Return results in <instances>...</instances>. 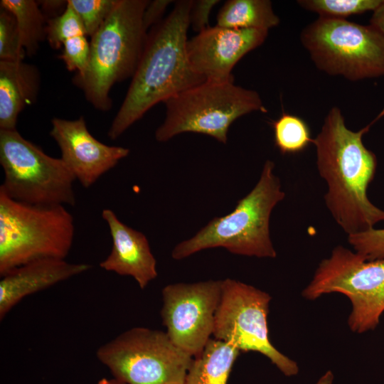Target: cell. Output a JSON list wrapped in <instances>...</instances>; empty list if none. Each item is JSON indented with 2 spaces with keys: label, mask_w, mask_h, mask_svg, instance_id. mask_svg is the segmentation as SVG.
I'll return each instance as SVG.
<instances>
[{
  "label": "cell",
  "mask_w": 384,
  "mask_h": 384,
  "mask_svg": "<svg viewBox=\"0 0 384 384\" xmlns=\"http://www.w3.org/2000/svg\"><path fill=\"white\" fill-rule=\"evenodd\" d=\"M383 116L384 108L372 122L355 132L346 127L340 108L334 106L313 141L317 169L327 183L326 205L348 235L368 230L384 221V210L367 196L377 158L363 142V135Z\"/></svg>",
  "instance_id": "cell-1"
},
{
  "label": "cell",
  "mask_w": 384,
  "mask_h": 384,
  "mask_svg": "<svg viewBox=\"0 0 384 384\" xmlns=\"http://www.w3.org/2000/svg\"><path fill=\"white\" fill-rule=\"evenodd\" d=\"M191 0L177 1L168 16L148 32L141 58L107 135L121 136L152 107L206 80L188 62L186 43Z\"/></svg>",
  "instance_id": "cell-2"
},
{
  "label": "cell",
  "mask_w": 384,
  "mask_h": 384,
  "mask_svg": "<svg viewBox=\"0 0 384 384\" xmlns=\"http://www.w3.org/2000/svg\"><path fill=\"white\" fill-rule=\"evenodd\" d=\"M274 170V163L267 160L257 183L238 201L233 210L214 218L195 235L177 244L171 257L182 260L201 250L220 247L235 255L275 257L270 218L285 193Z\"/></svg>",
  "instance_id": "cell-3"
},
{
  "label": "cell",
  "mask_w": 384,
  "mask_h": 384,
  "mask_svg": "<svg viewBox=\"0 0 384 384\" xmlns=\"http://www.w3.org/2000/svg\"><path fill=\"white\" fill-rule=\"evenodd\" d=\"M146 0H118L113 11L91 37L87 68L75 75L74 83L81 88L96 109L112 107V86L132 78L144 47L147 31L143 23Z\"/></svg>",
  "instance_id": "cell-4"
},
{
  "label": "cell",
  "mask_w": 384,
  "mask_h": 384,
  "mask_svg": "<svg viewBox=\"0 0 384 384\" xmlns=\"http://www.w3.org/2000/svg\"><path fill=\"white\" fill-rule=\"evenodd\" d=\"M74 220L63 205H33L0 191V275L46 258L65 259L73 242Z\"/></svg>",
  "instance_id": "cell-5"
},
{
  "label": "cell",
  "mask_w": 384,
  "mask_h": 384,
  "mask_svg": "<svg viewBox=\"0 0 384 384\" xmlns=\"http://www.w3.org/2000/svg\"><path fill=\"white\" fill-rule=\"evenodd\" d=\"M166 115L155 132L165 142L184 132L210 136L224 144L230 125L253 112H267L260 94L234 82L205 81L164 102Z\"/></svg>",
  "instance_id": "cell-6"
},
{
  "label": "cell",
  "mask_w": 384,
  "mask_h": 384,
  "mask_svg": "<svg viewBox=\"0 0 384 384\" xmlns=\"http://www.w3.org/2000/svg\"><path fill=\"white\" fill-rule=\"evenodd\" d=\"M319 70L350 81L384 77V35L371 24L318 17L300 32Z\"/></svg>",
  "instance_id": "cell-7"
},
{
  "label": "cell",
  "mask_w": 384,
  "mask_h": 384,
  "mask_svg": "<svg viewBox=\"0 0 384 384\" xmlns=\"http://www.w3.org/2000/svg\"><path fill=\"white\" fill-rule=\"evenodd\" d=\"M0 191L10 198L33 205H75L73 173L16 129H0Z\"/></svg>",
  "instance_id": "cell-8"
},
{
  "label": "cell",
  "mask_w": 384,
  "mask_h": 384,
  "mask_svg": "<svg viewBox=\"0 0 384 384\" xmlns=\"http://www.w3.org/2000/svg\"><path fill=\"white\" fill-rule=\"evenodd\" d=\"M98 360L127 384H184L193 357L166 331L135 327L99 347Z\"/></svg>",
  "instance_id": "cell-9"
},
{
  "label": "cell",
  "mask_w": 384,
  "mask_h": 384,
  "mask_svg": "<svg viewBox=\"0 0 384 384\" xmlns=\"http://www.w3.org/2000/svg\"><path fill=\"white\" fill-rule=\"evenodd\" d=\"M331 292L349 298L348 325L353 331L374 329L384 311V260H368L343 246L335 247L321 262L303 295L315 299Z\"/></svg>",
  "instance_id": "cell-10"
},
{
  "label": "cell",
  "mask_w": 384,
  "mask_h": 384,
  "mask_svg": "<svg viewBox=\"0 0 384 384\" xmlns=\"http://www.w3.org/2000/svg\"><path fill=\"white\" fill-rule=\"evenodd\" d=\"M270 300L267 293L251 285L229 278L223 280L213 336L240 351L263 354L287 376L297 375V363L281 353L270 341L267 314Z\"/></svg>",
  "instance_id": "cell-11"
},
{
  "label": "cell",
  "mask_w": 384,
  "mask_h": 384,
  "mask_svg": "<svg viewBox=\"0 0 384 384\" xmlns=\"http://www.w3.org/2000/svg\"><path fill=\"white\" fill-rule=\"evenodd\" d=\"M223 280L168 284L162 289L161 316L166 333L192 357L203 350L213 335Z\"/></svg>",
  "instance_id": "cell-12"
},
{
  "label": "cell",
  "mask_w": 384,
  "mask_h": 384,
  "mask_svg": "<svg viewBox=\"0 0 384 384\" xmlns=\"http://www.w3.org/2000/svg\"><path fill=\"white\" fill-rule=\"evenodd\" d=\"M268 31L209 26L186 43L193 70L206 81L234 82L233 68L247 53L260 46Z\"/></svg>",
  "instance_id": "cell-13"
},
{
  "label": "cell",
  "mask_w": 384,
  "mask_h": 384,
  "mask_svg": "<svg viewBox=\"0 0 384 384\" xmlns=\"http://www.w3.org/2000/svg\"><path fill=\"white\" fill-rule=\"evenodd\" d=\"M50 135L57 142L60 159L85 188L94 184L129 154V149L105 144L88 131L83 117L52 119Z\"/></svg>",
  "instance_id": "cell-14"
},
{
  "label": "cell",
  "mask_w": 384,
  "mask_h": 384,
  "mask_svg": "<svg viewBox=\"0 0 384 384\" xmlns=\"http://www.w3.org/2000/svg\"><path fill=\"white\" fill-rule=\"evenodd\" d=\"M111 235L112 245L109 255L100 264L106 271L133 277L144 289L158 274L156 261L146 237L121 222L113 210L102 213Z\"/></svg>",
  "instance_id": "cell-15"
},
{
  "label": "cell",
  "mask_w": 384,
  "mask_h": 384,
  "mask_svg": "<svg viewBox=\"0 0 384 384\" xmlns=\"http://www.w3.org/2000/svg\"><path fill=\"white\" fill-rule=\"evenodd\" d=\"M92 265L46 258L19 266L1 277L0 319L24 297L89 270Z\"/></svg>",
  "instance_id": "cell-16"
},
{
  "label": "cell",
  "mask_w": 384,
  "mask_h": 384,
  "mask_svg": "<svg viewBox=\"0 0 384 384\" xmlns=\"http://www.w3.org/2000/svg\"><path fill=\"white\" fill-rule=\"evenodd\" d=\"M40 74L23 61L0 60V129H16L19 113L37 99Z\"/></svg>",
  "instance_id": "cell-17"
},
{
  "label": "cell",
  "mask_w": 384,
  "mask_h": 384,
  "mask_svg": "<svg viewBox=\"0 0 384 384\" xmlns=\"http://www.w3.org/2000/svg\"><path fill=\"white\" fill-rule=\"evenodd\" d=\"M240 351L228 342L210 338L195 356L184 384H227Z\"/></svg>",
  "instance_id": "cell-18"
},
{
  "label": "cell",
  "mask_w": 384,
  "mask_h": 384,
  "mask_svg": "<svg viewBox=\"0 0 384 384\" xmlns=\"http://www.w3.org/2000/svg\"><path fill=\"white\" fill-rule=\"evenodd\" d=\"M280 18L270 0H228L217 15L219 26L236 29L268 31L277 26Z\"/></svg>",
  "instance_id": "cell-19"
},
{
  "label": "cell",
  "mask_w": 384,
  "mask_h": 384,
  "mask_svg": "<svg viewBox=\"0 0 384 384\" xmlns=\"http://www.w3.org/2000/svg\"><path fill=\"white\" fill-rule=\"evenodd\" d=\"M1 9L16 19L22 46L26 55H35L40 43L46 39V21L38 1L33 0H1Z\"/></svg>",
  "instance_id": "cell-20"
},
{
  "label": "cell",
  "mask_w": 384,
  "mask_h": 384,
  "mask_svg": "<svg viewBox=\"0 0 384 384\" xmlns=\"http://www.w3.org/2000/svg\"><path fill=\"white\" fill-rule=\"evenodd\" d=\"M272 126L275 146L282 154L302 152L313 144L308 124L297 115L283 112Z\"/></svg>",
  "instance_id": "cell-21"
},
{
  "label": "cell",
  "mask_w": 384,
  "mask_h": 384,
  "mask_svg": "<svg viewBox=\"0 0 384 384\" xmlns=\"http://www.w3.org/2000/svg\"><path fill=\"white\" fill-rule=\"evenodd\" d=\"M383 0H298L297 4L303 9L316 13L319 17L346 19L348 17L372 13Z\"/></svg>",
  "instance_id": "cell-22"
},
{
  "label": "cell",
  "mask_w": 384,
  "mask_h": 384,
  "mask_svg": "<svg viewBox=\"0 0 384 384\" xmlns=\"http://www.w3.org/2000/svg\"><path fill=\"white\" fill-rule=\"evenodd\" d=\"M46 39L53 49H59L63 43L75 36L86 35L85 27L76 12L68 4L58 16L47 19Z\"/></svg>",
  "instance_id": "cell-23"
},
{
  "label": "cell",
  "mask_w": 384,
  "mask_h": 384,
  "mask_svg": "<svg viewBox=\"0 0 384 384\" xmlns=\"http://www.w3.org/2000/svg\"><path fill=\"white\" fill-rule=\"evenodd\" d=\"M118 0H68L79 16L87 36L92 37L110 15Z\"/></svg>",
  "instance_id": "cell-24"
},
{
  "label": "cell",
  "mask_w": 384,
  "mask_h": 384,
  "mask_svg": "<svg viewBox=\"0 0 384 384\" xmlns=\"http://www.w3.org/2000/svg\"><path fill=\"white\" fill-rule=\"evenodd\" d=\"M26 55L15 18L1 9L0 60L23 61Z\"/></svg>",
  "instance_id": "cell-25"
},
{
  "label": "cell",
  "mask_w": 384,
  "mask_h": 384,
  "mask_svg": "<svg viewBox=\"0 0 384 384\" xmlns=\"http://www.w3.org/2000/svg\"><path fill=\"white\" fill-rule=\"evenodd\" d=\"M86 36L80 35L65 41L59 56L67 69L76 71L78 75L85 73L89 63L90 44Z\"/></svg>",
  "instance_id": "cell-26"
},
{
  "label": "cell",
  "mask_w": 384,
  "mask_h": 384,
  "mask_svg": "<svg viewBox=\"0 0 384 384\" xmlns=\"http://www.w3.org/2000/svg\"><path fill=\"white\" fill-rule=\"evenodd\" d=\"M356 252L368 260H384V229H375L348 235Z\"/></svg>",
  "instance_id": "cell-27"
},
{
  "label": "cell",
  "mask_w": 384,
  "mask_h": 384,
  "mask_svg": "<svg viewBox=\"0 0 384 384\" xmlns=\"http://www.w3.org/2000/svg\"><path fill=\"white\" fill-rule=\"evenodd\" d=\"M218 0H196L192 1L190 11V26L199 33L209 27V16Z\"/></svg>",
  "instance_id": "cell-28"
},
{
  "label": "cell",
  "mask_w": 384,
  "mask_h": 384,
  "mask_svg": "<svg viewBox=\"0 0 384 384\" xmlns=\"http://www.w3.org/2000/svg\"><path fill=\"white\" fill-rule=\"evenodd\" d=\"M171 2V0L149 1L143 14V23L146 31L161 21L167 6Z\"/></svg>",
  "instance_id": "cell-29"
},
{
  "label": "cell",
  "mask_w": 384,
  "mask_h": 384,
  "mask_svg": "<svg viewBox=\"0 0 384 384\" xmlns=\"http://www.w3.org/2000/svg\"><path fill=\"white\" fill-rule=\"evenodd\" d=\"M41 3H38L40 8L42 11H44L46 14L54 13L56 14L60 9H65L67 6V1H59V0H48V1H42Z\"/></svg>",
  "instance_id": "cell-30"
},
{
  "label": "cell",
  "mask_w": 384,
  "mask_h": 384,
  "mask_svg": "<svg viewBox=\"0 0 384 384\" xmlns=\"http://www.w3.org/2000/svg\"><path fill=\"white\" fill-rule=\"evenodd\" d=\"M369 23L376 27L384 35V0L381 5L372 13Z\"/></svg>",
  "instance_id": "cell-31"
},
{
  "label": "cell",
  "mask_w": 384,
  "mask_h": 384,
  "mask_svg": "<svg viewBox=\"0 0 384 384\" xmlns=\"http://www.w3.org/2000/svg\"><path fill=\"white\" fill-rule=\"evenodd\" d=\"M334 380V375L331 371L328 370L324 375H322L316 384H332Z\"/></svg>",
  "instance_id": "cell-32"
},
{
  "label": "cell",
  "mask_w": 384,
  "mask_h": 384,
  "mask_svg": "<svg viewBox=\"0 0 384 384\" xmlns=\"http://www.w3.org/2000/svg\"><path fill=\"white\" fill-rule=\"evenodd\" d=\"M97 384H127V383L114 378L113 379L102 378L98 381Z\"/></svg>",
  "instance_id": "cell-33"
}]
</instances>
